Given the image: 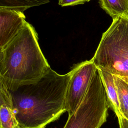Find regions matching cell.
<instances>
[{
  "label": "cell",
  "instance_id": "obj_1",
  "mask_svg": "<svg viewBox=\"0 0 128 128\" xmlns=\"http://www.w3.org/2000/svg\"><path fill=\"white\" fill-rule=\"evenodd\" d=\"M71 70L60 74L51 68L36 82L10 90L18 128H44L65 112Z\"/></svg>",
  "mask_w": 128,
  "mask_h": 128
},
{
  "label": "cell",
  "instance_id": "obj_2",
  "mask_svg": "<svg viewBox=\"0 0 128 128\" xmlns=\"http://www.w3.org/2000/svg\"><path fill=\"white\" fill-rule=\"evenodd\" d=\"M50 68L40 47L37 33L27 22L0 50V76L10 90L36 82Z\"/></svg>",
  "mask_w": 128,
  "mask_h": 128
},
{
  "label": "cell",
  "instance_id": "obj_3",
  "mask_svg": "<svg viewBox=\"0 0 128 128\" xmlns=\"http://www.w3.org/2000/svg\"><path fill=\"white\" fill-rule=\"evenodd\" d=\"M112 20L92 60L98 69L128 82V18Z\"/></svg>",
  "mask_w": 128,
  "mask_h": 128
},
{
  "label": "cell",
  "instance_id": "obj_4",
  "mask_svg": "<svg viewBox=\"0 0 128 128\" xmlns=\"http://www.w3.org/2000/svg\"><path fill=\"white\" fill-rule=\"evenodd\" d=\"M109 104L97 68L86 92L76 110L68 116L63 128H100L106 121Z\"/></svg>",
  "mask_w": 128,
  "mask_h": 128
},
{
  "label": "cell",
  "instance_id": "obj_5",
  "mask_svg": "<svg viewBox=\"0 0 128 128\" xmlns=\"http://www.w3.org/2000/svg\"><path fill=\"white\" fill-rule=\"evenodd\" d=\"M97 67L91 59L75 65L71 70L66 98V109L72 114L82 102Z\"/></svg>",
  "mask_w": 128,
  "mask_h": 128
},
{
  "label": "cell",
  "instance_id": "obj_6",
  "mask_svg": "<svg viewBox=\"0 0 128 128\" xmlns=\"http://www.w3.org/2000/svg\"><path fill=\"white\" fill-rule=\"evenodd\" d=\"M26 22L23 12L0 8V50L18 34Z\"/></svg>",
  "mask_w": 128,
  "mask_h": 128
},
{
  "label": "cell",
  "instance_id": "obj_7",
  "mask_svg": "<svg viewBox=\"0 0 128 128\" xmlns=\"http://www.w3.org/2000/svg\"><path fill=\"white\" fill-rule=\"evenodd\" d=\"M99 70L105 88L110 108L114 110L116 116L121 115L113 74L103 70L99 69Z\"/></svg>",
  "mask_w": 128,
  "mask_h": 128
},
{
  "label": "cell",
  "instance_id": "obj_8",
  "mask_svg": "<svg viewBox=\"0 0 128 128\" xmlns=\"http://www.w3.org/2000/svg\"><path fill=\"white\" fill-rule=\"evenodd\" d=\"M100 7L112 19L128 18V0H99Z\"/></svg>",
  "mask_w": 128,
  "mask_h": 128
},
{
  "label": "cell",
  "instance_id": "obj_9",
  "mask_svg": "<svg viewBox=\"0 0 128 128\" xmlns=\"http://www.w3.org/2000/svg\"><path fill=\"white\" fill-rule=\"evenodd\" d=\"M113 76L121 115L128 120V83L118 76Z\"/></svg>",
  "mask_w": 128,
  "mask_h": 128
},
{
  "label": "cell",
  "instance_id": "obj_10",
  "mask_svg": "<svg viewBox=\"0 0 128 128\" xmlns=\"http://www.w3.org/2000/svg\"><path fill=\"white\" fill-rule=\"evenodd\" d=\"M0 128H18L14 110L6 104L0 108Z\"/></svg>",
  "mask_w": 128,
  "mask_h": 128
},
{
  "label": "cell",
  "instance_id": "obj_11",
  "mask_svg": "<svg viewBox=\"0 0 128 128\" xmlns=\"http://www.w3.org/2000/svg\"><path fill=\"white\" fill-rule=\"evenodd\" d=\"M4 104L13 109L10 90L0 76V108Z\"/></svg>",
  "mask_w": 128,
  "mask_h": 128
},
{
  "label": "cell",
  "instance_id": "obj_12",
  "mask_svg": "<svg viewBox=\"0 0 128 128\" xmlns=\"http://www.w3.org/2000/svg\"><path fill=\"white\" fill-rule=\"evenodd\" d=\"M90 0H58V4L62 6H74L82 4Z\"/></svg>",
  "mask_w": 128,
  "mask_h": 128
},
{
  "label": "cell",
  "instance_id": "obj_13",
  "mask_svg": "<svg viewBox=\"0 0 128 128\" xmlns=\"http://www.w3.org/2000/svg\"><path fill=\"white\" fill-rule=\"evenodd\" d=\"M120 128H128V120L124 118L122 115L116 116Z\"/></svg>",
  "mask_w": 128,
  "mask_h": 128
},
{
  "label": "cell",
  "instance_id": "obj_14",
  "mask_svg": "<svg viewBox=\"0 0 128 128\" xmlns=\"http://www.w3.org/2000/svg\"></svg>",
  "mask_w": 128,
  "mask_h": 128
}]
</instances>
